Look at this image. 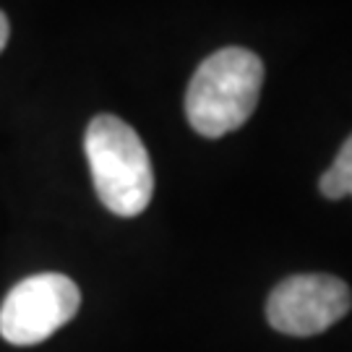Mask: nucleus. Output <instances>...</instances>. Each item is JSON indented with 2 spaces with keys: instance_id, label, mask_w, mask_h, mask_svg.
<instances>
[{
  "instance_id": "20e7f679",
  "label": "nucleus",
  "mask_w": 352,
  "mask_h": 352,
  "mask_svg": "<svg viewBox=\"0 0 352 352\" xmlns=\"http://www.w3.org/2000/svg\"><path fill=\"white\" fill-rule=\"evenodd\" d=\"M352 308L350 287L331 274L282 279L266 300L269 324L289 337H314L334 327Z\"/></svg>"
},
{
  "instance_id": "f03ea898",
  "label": "nucleus",
  "mask_w": 352,
  "mask_h": 352,
  "mask_svg": "<svg viewBox=\"0 0 352 352\" xmlns=\"http://www.w3.org/2000/svg\"><path fill=\"white\" fill-rule=\"evenodd\" d=\"M84 151L100 201L118 217H139L154 196V170L139 133L115 115H97Z\"/></svg>"
},
{
  "instance_id": "423d86ee",
  "label": "nucleus",
  "mask_w": 352,
  "mask_h": 352,
  "mask_svg": "<svg viewBox=\"0 0 352 352\" xmlns=\"http://www.w3.org/2000/svg\"><path fill=\"white\" fill-rule=\"evenodd\" d=\"M8 34H11V26H8V19H6V13L0 11V52H3V47L8 45Z\"/></svg>"
},
{
  "instance_id": "f257e3e1",
  "label": "nucleus",
  "mask_w": 352,
  "mask_h": 352,
  "mask_svg": "<svg viewBox=\"0 0 352 352\" xmlns=\"http://www.w3.org/2000/svg\"><path fill=\"white\" fill-rule=\"evenodd\" d=\"M264 84V63L245 47H225L209 55L190 78L186 115L204 139H222L253 115Z\"/></svg>"
},
{
  "instance_id": "7ed1b4c3",
  "label": "nucleus",
  "mask_w": 352,
  "mask_h": 352,
  "mask_svg": "<svg viewBox=\"0 0 352 352\" xmlns=\"http://www.w3.org/2000/svg\"><path fill=\"white\" fill-rule=\"evenodd\" d=\"M81 305V292L65 274L45 272L21 279L0 305V337L32 347L65 327Z\"/></svg>"
},
{
  "instance_id": "39448f33",
  "label": "nucleus",
  "mask_w": 352,
  "mask_h": 352,
  "mask_svg": "<svg viewBox=\"0 0 352 352\" xmlns=\"http://www.w3.org/2000/svg\"><path fill=\"white\" fill-rule=\"evenodd\" d=\"M318 188L329 201H340L344 196H352V136L344 141L331 167L321 175Z\"/></svg>"
}]
</instances>
